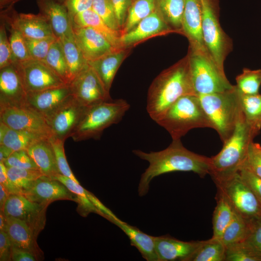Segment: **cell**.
Instances as JSON below:
<instances>
[{"label": "cell", "mask_w": 261, "mask_h": 261, "mask_svg": "<svg viewBox=\"0 0 261 261\" xmlns=\"http://www.w3.org/2000/svg\"><path fill=\"white\" fill-rule=\"evenodd\" d=\"M12 245L6 232L0 231V261H11Z\"/></svg>", "instance_id": "53"}, {"label": "cell", "mask_w": 261, "mask_h": 261, "mask_svg": "<svg viewBox=\"0 0 261 261\" xmlns=\"http://www.w3.org/2000/svg\"><path fill=\"white\" fill-rule=\"evenodd\" d=\"M44 138H48L12 129L0 121V145L13 151L26 150L34 143Z\"/></svg>", "instance_id": "29"}, {"label": "cell", "mask_w": 261, "mask_h": 261, "mask_svg": "<svg viewBox=\"0 0 261 261\" xmlns=\"http://www.w3.org/2000/svg\"><path fill=\"white\" fill-rule=\"evenodd\" d=\"M202 23L201 0H186L182 22V33L188 38L189 43V48L191 49L207 51L203 40Z\"/></svg>", "instance_id": "20"}, {"label": "cell", "mask_w": 261, "mask_h": 261, "mask_svg": "<svg viewBox=\"0 0 261 261\" xmlns=\"http://www.w3.org/2000/svg\"><path fill=\"white\" fill-rule=\"evenodd\" d=\"M112 1L121 32L133 0H112Z\"/></svg>", "instance_id": "51"}, {"label": "cell", "mask_w": 261, "mask_h": 261, "mask_svg": "<svg viewBox=\"0 0 261 261\" xmlns=\"http://www.w3.org/2000/svg\"><path fill=\"white\" fill-rule=\"evenodd\" d=\"M242 165L261 177V145L251 142L248 146L245 161Z\"/></svg>", "instance_id": "48"}, {"label": "cell", "mask_w": 261, "mask_h": 261, "mask_svg": "<svg viewBox=\"0 0 261 261\" xmlns=\"http://www.w3.org/2000/svg\"><path fill=\"white\" fill-rule=\"evenodd\" d=\"M202 5V32L208 53L218 68L224 72V62L232 49L231 39L224 32L219 21L212 0H201Z\"/></svg>", "instance_id": "8"}, {"label": "cell", "mask_w": 261, "mask_h": 261, "mask_svg": "<svg viewBox=\"0 0 261 261\" xmlns=\"http://www.w3.org/2000/svg\"><path fill=\"white\" fill-rule=\"evenodd\" d=\"M7 218L2 211H0V231L6 232Z\"/></svg>", "instance_id": "59"}, {"label": "cell", "mask_w": 261, "mask_h": 261, "mask_svg": "<svg viewBox=\"0 0 261 261\" xmlns=\"http://www.w3.org/2000/svg\"><path fill=\"white\" fill-rule=\"evenodd\" d=\"M0 121L14 130L48 138L52 137L50 129L46 120L26 104L0 105Z\"/></svg>", "instance_id": "10"}, {"label": "cell", "mask_w": 261, "mask_h": 261, "mask_svg": "<svg viewBox=\"0 0 261 261\" xmlns=\"http://www.w3.org/2000/svg\"><path fill=\"white\" fill-rule=\"evenodd\" d=\"M20 0H0V9L2 10L14 6V4Z\"/></svg>", "instance_id": "58"}, {"label": "cell", "mask_w": 261, "mask_h": 261, "mask_svg": "<svg viewBox=\"0 0 261 261\" xmlns=\"http://www.w3.org/2000/svg\"><path fill=\"white\" fill-rule=\"evenodd\" d=\"M215 183L217 189L225 196L234 210L243 217L249 219L261 215V203L238 173Z\"/></svg>", "instance_id": "9"}, {"label": "cell", "mask_w": 261, "mask_h": 261, "mask_svg": "<svg viewBox=\"0 0 261 261\" xmlns=\"http://www.w3.org/2000/svg\"><path fill=\"white\" fill-rule=\"evenodd\" d=\"M14 64L28 93L68 85L44 61L31 58Z\"/></svg>", "instance_id": "11"}, {"label": "cell", "mask_w": 261, "mask_h": 261, "mask_svg": "<svg viewBox=\"0 0 261 261\" xmlns=\"http://www.w3.org/2000/svg\"><path fill=\"white\" fill-rule=\"evenodd\" d=\"M6 232L11 240L12 247L22 249L33 254L37 258L41 251L37 242V235L32 229L25 221L18 218L6 217Z\"/></svg>", "instance_id": "24"}, {"label": "cell", "mask_w": 261, "mask_h": 261, "mask_svg": "<svg viewBox=\"0 0 261 261\" xmlns=\"http://www.w3.org/2000/svg\"><path fill=\"white\" fill-rule=\"evenodd\" d=\"M247 219L249 231L246 240L261 253V215Z\"/></svg>", "instance_id": "50"}, {"label": "cell", "mask_w": 261, "mask_h": 261, "mask_svg": "<svg viewBox=\"0 0 261 261\" xmlns=\"http://www.w3.org/2000/svg\"><path fill=\"white\" fill-rule=\"evenodd\" d=\"M10 194L5 188L0 184V210L2 211Z\"/></svg>", "instance_id": "56"}, {"label": "cell", "mask_w": 261, "mask_h": 261, "mask_svg": "<svg viewBox=\"0 0 261 261\" xmlns=\"http://www.w3.org/2000/svg\"><path fill=\"white\" fill-rule=\"evenodd\" d=\"M239 94L245 121L259 134L261 129V94L245 95Z\"/></svg>", "instance_id": "34"}, {"label": "cell", "mask_w": 261, "mask_h": 261, "mask_svg": "<svg viewBox=\"0 0 261 261\" xmlns=\"http://www.w3.org/2000/svg\"><path fill=\"white\" fill-rule=\"evenodd\" d=\"M156 8V0H135L129 9L121 35L131 30Z\"/></svg>", "instance_id": "35"}, {"label": "cell", "mask_w": 261, "mask_h": 261, "mask_svg": "<svg viewBox=\"0 0 261 261\" xmlns=\"http://www.w3.org/2000/svg\"><path fill=\"white\" fill-rule=\"evenodd\" d=\"M94 0H66L65 4L71 19L77 14L91 9Z\"/></svg>", "instance_id": "52"}, {"label": "cell", "mask_w": 261, "mask_h": 261, "mask_svg": "<svg viewBox=\"0 0 261 261\" xmlns=\"http://www.w3.org/2000/svg\"><path fill=\"white\" fill-rule=\"evenodd\" d=\"M72 96L88 107L110 100V93L104 88L97 74L88 64L69 84Z\"/></svg>", "instance_id": "13"}, {"label": "cell", "mask_w": 261, "mask_h": 261, "mask_svg": "<svg viewBox=\"0 0 261 261\" xmlns=\"http://www.w3.org/2000/svg\"><path fill=\"white\" fill-rule=\"evenodd\" d=\"M58 39L62 47L71 82L88 63L75 43L73 33Z\"/></svg>", "instance_id": "31"}, {"label": "cell", "mask_w": 261, "mask_h": 261, "mask_svg": "<svg viewBox=\"0 0 261 261\" xmlns=\"http://www.w3.org/2000/svg\"><path fill=\"white\" fill-rule=\"evenodd\" d=\"M55 0V1H58V2H62V3H65V2L66 1V0Z\"/></svg>", "instance_id": "60"}, {"label": "cell", "mask_w": 261, "mask_h": 261, "mask_svg": "<svg viewBox=\"0 0 261 261\" xmlns=\"http://www.w3.org/2000/svg\"><path fill=\"white\" fill-rule=\"evenodd\" d=\"M87 107L72 96L46 120L52 136L64 141L71 137Z\"/></svg>", "instance_id": "15"}, {"label": "cell", "mask_w": 261, "mask_h": 261, "mask_svg": "<svg viewBox=\"0 0 261 261\" xmlns=\"http://www.w3.org/2000/svg\"><path fill=\"white\" fill-rule=\"evenodd\" d=\"M211 125L224 143L232 135L243 113L236 87L223 92L198 96Z\"/></svg>", "instance_id": "4"}, {"label": "cell", "mask_w": 261, "mask_h": 261, "mask_svg": "<svg viewBox=\"0 0 261 261\" xmlns=\"http://www.w3.org/2000/svg\"><path fill=\"white\" fill-rule=\"evenodd\" d=\"M26 151L43 175L53 178L60 174L49 138L39 140L31 145Z\"/></svg>", "instance_id": "27"}, {"label": "cell", "mask_w": 261, "mask_h": 261, "mask_svg": "<svg viewBox=\"0 0 261 261\" xmlns=\"http://www.w3.org/2000/svg\"><path fill=\"white\" fill-rule=\"evenodd\" d=\"M258 134L246 124L243 114L221 150L211 158L210 175L214 182L225 180L238 172L245 161L250 143Z\"/></svg>", "instance_id": "3"}, {"label": "cell", "mask_w": 261, "mask_h": 261, "mask_svg": "<svg viewBox=\"0 0 261 261\" xmlns=\"http://www.w3.org/2000/svg\"><path fill=\"white\" fill-rule=\"evenodd\" d=\"M47 206L33 202L21 194H10L2 210L6 217L26 222L37 236L44 227Z\"/></svg>", "instance_id": "14"}, {"label": "cell", "mask_w": 261, "mask_h": 261, "mask_svg": "<svg viewBox=\"0 0 261 261\" xmlns=\"http://www.w3.org/2000/svg\"><path fill=\"white\" fill-rule=\"evenodd\" d=\"M3 163L6 167H15L40 171L34 161L26 150L14 151Z\"/></svg>", "instance_id": "46"}, {"label": "cell", "mask_w": 261, "mask_h": 261, "mask_svg": "<svg viewBox=\"0 0 261 261\" xmlns=\"http://www.w3.org/2000/svg\"><path fill=\"white\" fill-rule=\"evenodd\" d=\"M37 258L32 253L24 249L12 247L11 261H35Z\"/></svg>", "instance_id": "55"}, {"label": "cell", "mask_w": 261, "mask_h": 261, "mask_svg": "<svg viewBox=\"0 0 261 261\" xmlns=\"http://www.w3.org/2000/svg\"><path fill=\"white\" fill-rule=\"evenodd\" d=\"M235 80V86L240 94L245 95L259 94L261 85V70L244 68L242 73L236 76Z\"/></svg>", "instance_id": "40"}, {"label": "cell", "mask_w": 261, "mask_h": 261, "mask_svg": "<svg viewBox=\"0 0 261 261\" xmlns=\"http://www.w3.org/2000/svg\"><path fill=\"white\" fill-rule=\"evenodd\" d=\"M156 123L168 132L173 140H181L195 128H211L199 97L195 94L180 97Z\"/></svg>", "instance_id": "5"}, {"label": "cell", "mask_w": 261, "mask_h": 261, "mask_svg": "<svg viewBox=\"0 0 261 261\" xmlns=\"http://www.w3.org/2000/svg\"><path fill=\"white\" fill-rule=\"evenodd\" d=\"M9 178L22 192L28 189L34 181L43 175L38 170L6 167Z\"/></svg>", "instance_id": "41"}, {"label": "cell", "mask_w": 261, "mask_h": 261, "mask_svg": "<svg viewBox=\"0 0 261 261\" xmlns=\"http://www.w3.org/2000/svg\"><path fill=\"white\" fill-rule=\"evenodd\" d=\"M248 219L234 210L233 218L220 240L225 246L245 240L248 235Z\"/></svg>", "instance_id": "37"}, {"label": "cell", "mask_w": 261, "mask_h": 261, "mask_svg": "<svg viewBox=\"0 0 261 261\" xmlns=\"http://www.w3.org/2000/svg\"><path fill=\"white\" fill-rule=\"evenodd\" d=\"M126 55V51L124 48L119 49L98 59L87 62L109 93L114 77Z\"/></svg>", "instance_id": "26"}, {"label": "cell", "mask_w": 261, "mask_h": 261, "mask_svg": "<svg viewBox=\"0 0 261 261\" xmlns=\"http://www.w3.org/2000/svg\"><path fill=\"white\" fill-rule=\"evenodd\" d=\"M72 25L75 43L87 62L98 59L117 50L101 34L92 28Z\"/></svg>", "instance_id": "16"}, {"label": "cell", "mask_w": 261, "mask_h": 261, "mask_svg": "<svg viewBox=\"0 0 261 261\" xmlns=\"http://www.w3.org/2000/svg\"><path fill=\"white\" fill-rule=\"evenodd\" d=\"M119 228L129 237L130 245L135 247L147 261H159L154 236L140 231L138 228L121 220L119 218L107 219Z\"/></svg>", "instance_id": "25"}, {"label": "cell", "mask_w": 261, "mask_h": 261, "mask_svg": "<svg viewBox=\"0 0 261 261\" xmlns=\"http://www.w3.org/2000/svg\"><path fill=\"white\" fill-rule=\"evenodd\" d=\"M72 24L80 27H89L101 34L116 49H123L120 43L121 33L108 26L92 8L75 15Z\"/></svg>", "instance_id": "28"}, {"label": "cell", "mask_w": 261, "mask_h": 261, "mask_svg": "<svg viewBox=\"0 0 261 261\" xmlns=\"http://www.w3.org/2000/svg\"><path fill=\"white\" fill-rule=\"evenodd\" d=\"M226 246L220 239L212 237L201 241L189 261H225Z\"/></svg>", "instance_id": "33"}, {"label": "cell", "mask_w": 261, "mask_h": 261, "mask_svg": "<svg viewBox=\"0 0 261 261\" xmlns=\"http://www.w3.org/2000/svg\"><path fill=\"white\" fill-rule=\"evenodd\" d=\"M40 13L49 22L57 38L73 33L72 19L65 3L53 0H37Z\"/></svg>", "instance_id": "23"}, {"label": "cell", "mask_w": 261, "mask_h": 261, "mask_svg": "<svg viewBox=\"0 0 261 261\" xmlns=\"http://www.w3.org/2000/svg\"><path fill=\"white\" fill-rule=\"evenodd\" d=\"M72 193L58 180L43 175L34 181L23 195L33 202L47 206L55 200H72Z\"/></svg>", "instance_id": "17"}, {"label": "cell", "mask_w": 261, "mask_h": 261, "mask_svg": "<svg viewBox=\"0 0 261 261\" xmlns=\"http://www.w3.org/2000/svg\"><path fill=\"white\" fill-rule=\"evenodd\" d=\"M10 32L9 41L15 62H22L31 59L24 37L18 30L8 28Z\"/></svg>", "instance_id": "44"}, {"label": "cell", "mask_w": 261, "mask_h": 261, "mask_svg": "<svg viewBox=\"0 0 261 261\" xmlns=\"http://www.w3.org/2000/svg\"><path fill=\"white\" fill-rule=\"evenodd\" d=\"M217 205L213 214L212 237L220 239L225 230L232 221L234 214L233 207L219 190L216 196Z\"/></svg>", "instance_id": "30"}, {"label": "cell", "mask_w": 261, "mask_h": 261, "mask_svg": "<svg viewBox=\"0 0 261 261\" xmlns=\"http://www.w3.org/2000/svg\"><path fill=\"white\" fill-rule=\"evenodd\" d=\"M53 179L61 182L70 191L76 195V201L78 202L84 214L87 215L93 212L100 214L99 211L89 199V192L83 188L80 183L60 174L54 176Z\"/></svg>", "instance_id": "39"}, {"label": "cell", "mask_w": 261, "mask_h": 261, "mask_svg": "<svg viewBox=\"0 0 261 261\" xmlns=\"http://www.w3.org/2000/svg\"><path fill=\"white\" fill-rule=\"evenodd\" d=\"M0 20L6 27L18 30L25 38L56 37L49 22L40 13L37 14L18 13L12 6L0 10Z\"/></svg>", "instance_id": "12"}, {"label": "cell", "mask_w": 261, "mask_h": 261, "mask_svg": "<svg viewBox=\"0 0 261 261\" xmlns=\"http://www.w3.org/2000/svg\"><path fill=\"white\" fill-rule=\"evenodd\" d=\"M69 85L41 91L28 93L26 105L45 120L72 96Z\"/></svg>", "instance_id": "18"}, {"label": "cell", "mask_w": 261, "mask_h": 261, "mask_svg": "<svg viewBox=\"0 0 261 261\" xmlns=\"http://www.w3.org/2000/svg\"><path fill=\"white\" fill-rule=\"evenodd\" d=\"M226 261H261V253L246 240L226 246Z\"/></svg>", "instance_id": "38"}, {"label": "cell", "mask_w": 261, "mask_h": 261, "mask_svg": "<svg viewBox=\"0 0 261 261\" xmlns=\"http://www.w3.org/2000/svg\"><path fill=\"white\" fill-rule=\"evenodd\" d=\"M134 155L149 163L142 174L138 188L140 196L145 195L152 180L159 175L173 172H192L204 177L210 174L211 159L194 153L185 147L181 140H173L165 149L145 152L139 149L132 151Z\"/></svg>", "instance_id": "1"}, {"label": "cell", "mask_w": 261, "mask_h": 261, "mask_svg": "<svg viewBox=\"0 0 261 261\" xmlns=\"http://www.w3.org/2000/svg\"><path fill=\"white\" fill-rule=\"evenodd\" d=\"M237 173L242 181L261 203V177L244 165L241 166Z\"/></svg>", "instance_id": "49"}, {"label": "cell", "mask_w": 261, "mask_h": 261, "mask_svg": "<svg viewBox=\"0 0 261 261\" xmlns=\"http://www.w3.org/2000/svg\"><path fill=\"white\" fill-rule=\"evenodd\" d=\"M174 32L164 20L157 8L141 21L134 28L122 34L120 43L123 48L153 35Z\"/></svg>", "instance_id": "22"}, {"label": "cell", "mask_w": 261, "mask_h": 261, "mask_svg": "<svg viewBox=\"0 0 261 261\" xmlns=\"http://www.w3.org/2000/svg\"><path fill=\"white\" fill-rule=\"evenodd\" d=\"M186 0H156L157 8L174 32L182 33Z\"/></svg>", "instance_id": "32"}, {"label": "cell", "mask_w": 261, "mask_h": 261, "mask_svg": "<svg viewBox=\"0 0 261 261\" xmlns=\"http://www.w3.org/2000/svg\"><path fill=\"white\" fill-rule=\"evenodd\" d=\"M5 23L1 21L0 26V69L15 62L8 39Z\"/></svg>", "instance_id": "47"}, {"label": "cell", "mask_w": 261, "mask_h": 261, "mask_svg": "<svg viewBox=\"0 0 261 261\" xmlns=\"http://www.w3.org/2000/svg\"><path fill=\"white\" fill-rule=\"evenodd\" d=\"M27 95L14 63L0 69V105H25Z\"/></svg>", "instance_id": "19"}, {"label": "cell", "mask_w": 261, "mask_h": 261, "mask_svg": "<svg viewBox=\"0 0 261 261\" xmlns=\"http://www.w3.org/2000/svg\"><path fill=\"white\" fill-rule=\"evenodd\" d=\"M14 152L7 146L0 145V162H3Z\"/></svg>", "instance_id": "57"}, {"label": "cell", "mask_w": 261, "mask_h": 261, "mask_svg": "<svg viewBox=\"0 0 261 261\" xmlns=\"http://www.w3.org/2000/svg\"><path fill=\"white\" fill-rule=\"evenodd\" d=\"M193 88L198 96L223 92L234 87L207 51L189 48L188 54Z\"/></svg>", "instance_id": "7"}, {"label": "cell", "mask_w": 261, "mask_h": 261, "mask_svg": "<svg viewBox=\"0 0 261 261\" xmlns=\"http://www.w3.org/2000/svg\"><path fill=\"white\" fill-rule=\"evenodd\" d=\"M130 108L123 99H111L87 107L71 137L75 142L99 139L105 129L121 120Z\"/></svg>", "instance_id": "6"}, {"label": "cell", "mask_w": 261, "mask_h": 261, "mask_svg": "<svg viewBox=\"0 0 261 261\" xmlns=\"http://www.w3.org/2000/svg\"><path fill=\"white\" fill-rule=\"evenodd\" d=\"M91 8L108 26L121 32L112 0H94Z\"/></svg>", "instance_id": "42"}, {"label": "cell", "mask_w": 261, "mask_h": 261, "mask_svg": "<svg viewBox=\"0 0 261 261\" xmlns=\"http://www.w3.org/2000/svg\"><path fill=\"white\" fill-rule=\"evenodd\" d=\"M49 140L52 146L60 174L79 183L72 172L67 161L64 148V141L52 136L49 138Z\"/></svg>", "instance_id": "45"}, {"label": "cell", "mask_w": 261, "mask_h": 261, "mask_svg": "<svg viewBox=\"0 0 261 261\" xmlns=\"http://www.w3.org/2000/svg\"><path fill=\"white\" fill-rule=\"evenodd\" d=\"M190 94L196 95L187 55L154 79L148 92L147 112L151 119L157 122L178 99Z\"/></svg>", "instance_id": "2"}, {"label": "cell", "mask_w": 261, "mask_h": 261, "mask_svg": "<svg viewBox=\"0 0 261 261\" xmlns=\"http://www.w3.org/2000/svg\"><path fill=\"white\" fill-rule=\"evenodd\" d=\"M24 38L31 58L41 61L44 60L51 45L57 39L56 37L41 39Z\"/></svg>", "instance_id": "43"}, {"label": "cell", "mask_w": 261, "mask_h": 261, "mask_svg": "<svg viewBox=\"0 0 261 261\" xmlns=\"http://www.w3.org/2000/svg\"><path fill=\"white\" fill-rule=\"evenodd\" d=\"M0 184L5 188L10 194H23L22 191L9 178L6 167L2 162H0Z\"/></svg>", "instance_id": "54"}, {"label": "cell", "mask_w": 261, "mask_h": 261, "mask_svg": "<svg viewBox=\"0 0 261 261\" xmlns=\"http://www.w3.org/2000/svg\"><path fill=\"white\" fill-rule=\"evenodd\" d=\"M67 84L71 79L66 58L58 39L51 45L44 60Z\"/></svg>", "instance_id": "36"}, {"label": "cell", "mask_w": 261, "mask_h": 261, "mask_svg": "<svg viewBox=\"0 0 261 261\" xmlns=\"http://www.w3.org/2000/svg\"><path fill=\"white\" fill-rule=\"evenodd\" d=\"M159 261H189L201 241H183L170 235L154 236Z\"/></svg>", "instance_id": "21"}]
</instances>
